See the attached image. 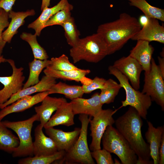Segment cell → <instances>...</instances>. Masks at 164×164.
Returning a JSON list of instances; mask_svg holds the SVG:
<instances>
[{
  "label": "cell",
  "mask_w": 164,
  "mask_h": 164,
  "mask_svg": "<svg viewBox=\"0 0 164 164\" xmlns=\"http://www.w3.org/2000/svg\"><path fill=\"white\" fill-rule=\"evenodd\" d=\"M37 35L26 32H23L20 35V38L27 42L32 50L34 58L40 60L47 59L49 56L45 49L38 42Z\"/></svg>",
  "instance_id": "4dcf8cb0"
},
{
  "label": "cell",
  "mask_w": 164,
  "mask_h": 164,
  "mask_svg": "<svg viewBox=\"0 0 164 164\" xmlns=\"http://www.w3.org/2000/svg\"><path fill=\"white\" fill-rule=\"evenodd\" d=\"M133 40H143L149 42L156 41L164 43V27L160 24L158 20L148 18L143 27L131 39Z\"/></svg>",
  "instance_id": "4fadbf2b"
},
{
  "label": "cell",
  "mask_w": 164,
  "mask_h": 164,
  "mask_svg": "<svg viewBox=\"0 0 164 164\" xmlns=\"http://www.w3.org/2000/svg\"><path fill=\"white\" fill-rule=\"evenodd\" d=\"M7 62L12 67V72L9 76H0V82L4 86L0 90V104L7 101L13 95L22 89L25 78L23 67H17L12 59H7Z\"/></svg>",
  "instance_id": "30bf717a"
},
{
  "label": "cell",
  "mask_w": 164,
  "mask_h": 164,
  "mask_svg": "<svg viewBox=\"0 0 164 164\" xmlns=\"http://www.w3.org/2000/svg\"><path fill=\"white\" fill-rule=\"evenodd\" d=\"M103 149L116 155L123 164H137L138 157L130 145L112 126L106 128L102 137Z\"/></svg>",
  "instance_id": "5b68a950"
},
{
  "label": "cell",
  "mask_w": 164,
  "mask_h": 164,
  "mask_svg": "<svg viewBox=\"0 0 164 164\" xmlns=\"http://www.w3.org/2000/svg\"><path fill=\"white\" fill-rule=\"evenodd\" d=\"M116 129L128 142L138 157L137 164H152L149 145L143 138L142 118L136 110L129 106L128 110L115 120Z\"/></svg>",
  "instance_id": "6da1fadb"
},
{
  "label": "cell",
  "mask_w": 164,
  "mask_h": 164,
  "mask_svg": "<svg viewBox=\"0 0 164 164\" xmlns=\"http://www.w3.org/2000/svg\"><path fill=\"white\" fill-rule=\"evenodd\" d=\"M51 0H42L41 10L42 11L45 8L49 7L50 5Z\"/></svg>",
  "instance_id": "60d3db41"
},
{
  "label": "cell",
  "mask_w": 164,
  "mask_h": 164,
  "mask_svg": "<svg viewBox=\"0 0 164 164\" xmlns=\"http://www.w3.org/2000/svg\"><path fill=\"white\" fill-rule=\"evenodd\" d=\"M16 0H0V8L9 12L12 10V7Z\"/></svg>",
  "instance_id": "74e56055"
},
{
  "label": "cell",
  "mask_w": 164,
  "mask_h": 164,
  "mask_svg": "<svg viewBox=\"0 0 164 164\" xmlns=\"http://www.w3.org/2000/svg\"><path fill=\"white\" fill-rule=\"evenodd\" d=\"M56 79L45 75L43 76L39 82L36 84L24 89H22L16 94L13 95L4 103L0 104L1 109L23 97L30 95L37 92H41L49 91L51 87L56 83Z\"/></svg>",
  "instance_id": "2e32d148"
},
{
  "label": "cell",
  "mask_w": 164,
  "mask_h": 164,
  "mask_svg": "<svg viewBox=\"0 0 164 164\" xmlns=\"http://www.w3.org/2000/svg\"><path fill=\"white\" fill-rule=\"evenodd\" d=\"M61 26L64 29L67 43L71 47L75 46L80 39V33L77 28L74 18L71 16Z\"/></svg>",
  "instance_id": "1f68e13d"
},
{
  "label": "cell",
  "mask_w": 164,
  "mask_h": 164,
  "mask_svg": "<svg viewBox=\"0 0 164 164\" xmlns=\"http://www.w3.org/2000/svg\"><path fill=\"white\" fill-rule=\"evenodd\" d=\"M9 18L8 13L0 8V55H1L6 43L2 38V34L4 29L9 26Z\"/></svg>",
  "instance_id": "8d00e7d4"
},
{
  "label": "cell",
  "mask_w": 164,
  "mask_h": 164,
  "mask_svg": "<svg viewBox=\"0 0 164 164\" xmlns=\"http://www.w3.org/2000/svg\"><path fill=\"white\" fill-rule=\"evenodd\" d=\"M73 9V6L63 9L57 12L47 21L45 25V28L54 25L61 26L71 17V11Z\"/></svg>",
  "instance_id": "836d02e7"
},
{
  "label": "cell",
  "mask_w": 164,
  "mask_h": 164,
  "mask_svg": "<svg viewBox=\"0 0 164 164\" xmlns=\"http://www.w3.org/2000/svg\"><path fill=\"white\" fill-rule=\"evenodd\" d=\"M50 60L51 64L48 67L56 70L70 71L79 68L71 63L68 57L64 54L59 57H52Z\"/></svg>",
  "instance_id": "d6a6232c"
},
{
  "label": "cell",
  "mask_w": 164,
  "mask_h": 164,
  "mask_svg": "<svg viewBox=\"0 0 164 164\" xmlns=\"http://www.w3.org/2000/svg\"><path fill=\"white\" fill-rule=\"evenodd\" d=\"M121 88L120 84L113 79L106 80L103 88L100 89L101 92L99 94L101 104L103 105L113 102Z\"/></svg>",
  "instance_id": "f1b7e54d"
},
{
  "label": "cell",
  "mask_w": 164,
  "mask_h": 164,
  "mask_svg": "<svg viewBox=\"0 0 164 164\" xmlns=\"http://www.w3.org/2000/svg\"><path fill=\"white\" fill-rule=\"evenodd\" d=\"M45 75L56 79L64 80H74L82 82L86 75L89 74L90 70L89 69H78L70 71H60L53 69L47 67L43 70Z\"/></svg>",
  "instance_id": "cb8c5ba5"
},
{
  "label": "cell",
  "mask_w": 164,
  "mask_h": 164,
  "mask_svg": "<svg viewBox=\"0 0 164 164\" xmlns=\"http://www.w3.org/2000/svg\"><path fill=\"white\" fill-rule=\"evenodd\" d=\"M106 80L98 77H95L87 84H83L82 86L84 93L89 94L95 90L102 88Z\"/></svg>",
  "instance_id": "d590c367"
},
{
  "label": "cell",
  "mask_w": 164,
  "mask_h": 164,
  "mask_svg": "<svg viewBox=\"0 0 164 164\" xmlns=\"http://www.w3.org/2000/svg\"><path fill=\"white\" fill-rule=\"evenodd\" d=\"M36 14L33 9L25 12H15L12 10L8 12L11 20L7 29L2 34V37L6 43H10L14 36L18 32V29L25 22L24 19L27 17L33 16Z\"/></svg>",
  "instance_id": "7402d4cb"
},
{
  "label": "cell",
  "mask_w": 164,
  "mask_h": 164,
  "mask_svg": "<svg viewBox=\"0 0 164 164\" xmlns=\"http://www.w3.org/2000/svg\"><path fill=\"white\" fill-rule=\"evenodd\" d=\"M158 58L159 62V67L162 74L164 76V58L159 56Z\"/></svg>",
  "instance_id": "ab89813d"
},
{
  "label": "cell",
  "mask_w": 164,
  "mask_h": 164,
  "mask_svg": "<svg viewBox=\"0 0 164 164\" xmlns=\"http://www.w3.org/2000/svg\"><path fill=\"white\" fill-rule=\"evenodd\" d=\"M5 62H7V59L4 58L3 56L0 55V64Z\"/></svg>",
  "instance_id": "7bdbcfd3"
},
{
  "label": "cell",
  "mask_w": 164,
  "mask_h": 164,
  "mask_svg": "<svg viewBox=\"0 0 164 164\" xmlns=\"http://www.w3.org/2000/svg\"><path fill=\"white\" fill-rule=\"evenodd\" d=\"M142 26L136 18L124 12L117 19L99 25L97 33L105 42L109 55L122 48L139 31Z\"/></svg>",
  "instance_id": "7a4b0ae2"
},
{
  "label": "cell",
  "mask_w": 164,
  "mask_h": 164,
  "mask_svg": "<svg viewBox=\"0 0 164 164\" xmlns=\"http://www.w3.org/2000/svg\"><path fill=\"white\" fill-rule=\"evenodd\" d=\"M164 76L153 58L150 71L145 73L144 84L142 92L149 96L164 111Z\"/></svg>",
  "instance_id": "ba28073f"
},
{
  "label": "cell",
  "mask_w": 164,
  "mask_h": 164,
  "mask_svg": "<svg viewBox=\"0 0 164 164\" xmlns=\"http://www.w3.org/2000/svg\"><path fill=\"white\" fill-rule=\"evenodd\" d=\"M74 114L70 102L63 104L45 125V129L60 125L69 127L74 124Z\"/></svg>",
  "instance_id": "44dd1931"
},
{
  "label": "cell",
  "mask_w": 164,
  "mask_h": 164,
  "mask_svg": "<svg viewBox=\"0 0 164 164\" xmlns=\"http://www.w3.org/2000/svg\"><path fill=\"white\" fill-rule=\"evenodd\" d=\"M51 64L50 60L34 59L29 63V73L28 78L24 84L22 89L34 85L39 82V76L43 70Z\"/></svg>",
  "instance_id": "484cf974"
},
{
  "label": "cell",
  "mask_w": 164,
  "mask_h": 164,
  "mask_svg": "<svg viewBox=\"0 0 164 164\" xmlns=\"http://www.w3.org/2000/svg\"><path fill=\"white\" fill-rule=\"evenodd\" d=\"M112 66L128 79L134 88L138 90L140 75L143 70L141 65L136 60L129 55L116 60Z\"/></svg>",
  "instance_id": "8fae6325"
},
{
  "label": "cell",
  "mask_w": 164,
  "mask_h": 164,
  "mask_svg": "<svg viewBox=\"0 0 164 164\" xmlns=\"http://www.w3.org/2000/svg\"><path fill=\"white\" fill-rule=\"evenodd\" d=\"M66 102V100L63 97H53L49 95L46 96L40 105L34 108L36 114L39 117L40 125L43 128L53 113Z\"/></svg>",
  "instance_id": "ffe728a7"
},
{
  "label": "cell",
  "mask_w": 164,
  "mask_h": 164,
  "mask_svg": "<svg viewBox=\"0 0 164 164\" xmlns=\"http://www.w3.org/2000/svg\"><path fill=\"white\" fill-rule=\"evenodd\" d=\"M85 114H80L79 119L81 128L79 137L71 148L66 152L63 157L55 162L59 163L95 164L88 146L87 128L91 117Z\"/></svg>",
  "instance_id": "277c9868"
},
{
  "label": "cell",
  "mask_w": 164,
  "mask_h": 164,
  "mask_svg": "<svg viewBox=\"0 0 164 164\" xmlns=\"http://www.w3.org/2000/svg\"><path fill=\"white\" fill-rule=\"evenodd\" d=\"M49 91L50 94L54 93L63 94L71 100L82 97L84 94L82 86L70 85L61 82L54 84Z\"/></svg>",
  "instance_id": "4316f807"
},
{
  "label": "cell",
  "mask_w": 164,
  "mask_h": 164,
  "mask_svg": "<svg viewBox=\"0 0 164 164\" xmlns=\"http://www.w3.org/2000/svg\"><path fill=\"white\" fill-rule=\"evenodd\" d=\"M66 152L58 151L55 153L46 156H29L21 159L18 162L19 164H50L62 159Z\"/></svg>",
  "instance_id": "f546056e"
},
{
  "label": "cell",
  "mask_w": 164,
  "mask_h": 164,
  "mask_svg": "<svg viewBox=\"0 0 164 164\" xmlns=\"http://www.w3.org/2000/svg\"><path fill=\"white\" fill-rule=\"evenodd\" d=\"M50 94L49 91L39 92L33 96L21 97L0 111V121L6 115L13 113L23 111L41 102Z\"/></svg>",
  "instance_id": "9a60e30c"
},
{
  "label": "cell",
  "mask_w": 164,
  "mask_h": 164,
  "mask_svg": "<svg viewBox=\"0 0 164 164\" xmlns=\"http://www.w3.org/2000/svg\"><path fill=\"white\" fill-rule=\"evenodd\" d=\"M19 138L0 121V150L12 153L19 145Z\"/></svg>",
  "instance_id": "d4e9b609"
},
{
  "label": "cell",
  "mask_w": 164,
  "mask_h": 164,
  "mask_svg": "<svg viewBox=\"0 0 164 164\" xmlns=\"http://www.w3.org/2000/svg\"><path fill=\"white\" fill-rule=\"evenodd\" d=\"M43 127L40 124L35 128V140L33 143V155L35 156H46L53 154L58 151L53 140L46 136Z\"/></svg>",
  "instance_id": "ac0fdd59"
},
{
  "label": "cell",
  "mask_w": 164,
  "mask_h": 164,
  "mask_svg": "<svg viewBox=\"0 0 164 164\" xmlns=\"http://www.w3.org/2000/svg\"><path fill=\"white\" fill-rule=\"evenodd\" d=\"M148 18H147L145 15L141 16L140 18L139 21V20L141 25L142 26L145 24L147 21Z\"/></svg>",
  "instance_id": "b9f144b4"
},
{
  "label": "cell",
  "mask_w": 164,
  "mask_h": 164,
  "mask_svg": "<svg viewBox=\"0 0 164 164\" xmlns=\"http://www.w3.org/2000/svg\"><path fill=\"white\" fill-rule=\"evenodd\" d=\"M108 70L110 74L117 79L121 87L125 91L126 98L121 101L122 105L120 108L131 106L136 110L142 118L146 119L148 110L152 104L150 97L134 88L130 84L128 79L112 65L108 67Z\"/></svg>",
  "instance_id": "8992f818"
},
{
  "label": "cell",
  "mask_w": 164,
  "mask_h": 164,
  "mask_svg": "<svg viewBox=\"0 0 164 164\" xmlns=\"http://www.w3.org/2000/svg\"><path fill=\"white\" fill-rule=\"evenodd\" d=\"M129 5L140 10L147 18L164 21V10L151 5L146 0H127Z\"/></svg>",
  "instance_id": "83f0119b"
},
{
  "label": "cell",
  "mask_w": 164,
  "mask_h": 164,
  "mask_svg": "<svg viewBox=\"0 0 164 164\" xmlns=\"http://www.w3.org/2000/svg\"><path fill=\"white\" fill-rule=\"evenodd\" d=\"M70 54L75 63L81 60L96 63L108 55V50L103 39L96 33L80 39L70 49Z\"/></svg>",
  "instance_id": "3957f363"
},
{
  "label": "cell",
  "mask_w": 164,
  "mask_h": 164,
  "mask_svg": "<svg viewBox=\"0 0 164 164\" xmlns=\"http://www.w3.org/2000/svg\"><path fill=\"white\" fill-rule=\"evenodd\" d=\"M159 164H164V136H163L159 150Z\"/></svg>",
  "instance_id": "f35d334b"
},
{
  "label": "cell",
  "mask_w": 164,
  "mask_h": 164,
  "mask_svg": "<svg viewBox=\"0 0 164 164\" xmlns=\"http://www.w3.org/2000/svg\"><path fill=\"white\" fill-rule=\"evenodd\" d=\"M73 6L68 0H60L56 5L51 8L46 7L42 11L39 17L28 26V28L34 29L35 34L39 36L41 31L45 28V25L47 21L53 15L59 11L63 9Z\"/></svg>",
  "instance_id": "603a6c76"
},
{
  "label": "cell",
  "mask_w": 164,
  "mask_h": 164,
  "mask_svg": "<svg viewBox=\"0 0 164 164\" xmlns=\"http://www.w3.org/2000/svg\"><path fill=\"white\" fill-rule=\"evenodd\" d=\"M91 154L97 164H114L111 153L104 149L92 151Z\"/></svg>",
  "instance_id": "e575fe53"
},
{
  "label": "cell",
  "mask_w": 164,
  "mask_h": 164,
  "mask_svg": "<svg viewBox=\"0 0 164 164\" xmlns=\"http://www.w3.org/2000/svg\"><path fill=\"white\" fill-rule=\"evenodd\" d=\"M148 129L145 137L149 145L151 158L153 164H159V150L162 138L164 136V126L154 127L150 121H147Z\"/></svg>",
  "instance_id": "e0dca14e"
},
{
  "label": "cell",
  "mask_w": 164,
  "mask_h": 164,
  "mask_svg": "<svg viewBox=\"0 0 164 164\" xmlns=\"http://www.w3.org/2000/svg\"><path fill=\"white\" fill-rule=\"evenodd\" d=\"M99 94L96 93L89 98L78 97L72 100L70 102L74 114H85L91 117L97 114L102 110Z\"/></svg>",
  "instance_id": "5bb4252c"
},
{
  "label": "cell",
  "mask_w": 164,
  "mask_h": 164,
  "mask_svg": "<svg viewBox=\"0 0 164 164\" xmlns=\"http://www.w3.org/2000/svg\"><path fill=\"white\" fill-rule=\"evenodd\" d=\"M116 111L111 109H102L93 117V119H90V135L92 141L90 149L92 151L101 149L103 135L108 126H112L114 124L115 120L112 116Z\"/></svg>",
  "instance_id": "9c48e42d"
},
{
  "label": "cell",
  "mask_w": 164,
  "mask_h": 164,
  "mask_svg": "<svg viewBox=\"0 0 164 164\" xmlns=\"http://www.w3.org/2000/svg\"><path fill=\"white\" fill-rule=\"evenodd\" d=\"M46 134L54 142L58 151L63 150L66 152L73 146L79 135L80 128H76L73 131L65 132L53 127L45 129Z\"/></svg>",
  "instance_id": "7c38bea8"
},
{
  "label": "cell",
  "mask_w": 164,
  "mask_h": 164,
  "mask_svg": "<svg viewBox=\"0 0 164 164\" xmlns=\"http://www.w3.org/2000/svg\"><path fill=\"white\" fill-rule=\"evenodd\" d=\"M154 50L153 47L149 44V42L138 40L135 46L130 51L129 55L140 63L145 73H148L150 70Z\"/></svg>",
  "instance_id": "d6986e66"
},
{
  "label": "cell",
  "mask_w": 164,
  "mask_h": 164,
  "mask_svg": "<svg viewBox=\"0 0 164 164\" xmlns=\"http://www.w3.org/2000/svg\"><path fill=\"white\" fill-rule=\"evenodd\" d=\"M36 121H39V119L36 114L23 121H2L6 127L12 129L16 133L19 139V146L12 153L13 157L32 156L33 155L31 131L34 122Z\"/></svg>",
  "instance_id": "52a82bcc"
}]
</instances>
